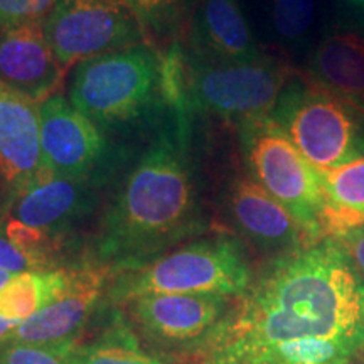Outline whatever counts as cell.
Segmentation results:
<instances>
[{"label": "cell", "instance_id": "1", "mask_svg": "<svg viewBox=\"0 0 364 364\" xmlns=\"http://www.w3.org/2000/svg\"><path fill=\"white\" fill-rule=\"evenodd\" d=\"M359 287L336 240L277 255L176 364H349L364 346Z\"/></svg>", "mask_w": 364, "mask_h": 364}, {"label": "cell", "instance_id": "2", "mask_svg": "<svg viewBox=\"0 0 364 364\" xmlns=\"http://www.w3.org/2000/svg\"><path fill=\"white\" fill-rule=\"evenodd\" d=\"M191 113L169 112L154 142L127 177L95 241L98 267L124 273L203 233L189 156Z\"/></svg>", "mask_w": 364, "mask_h": 364}, {"label": "cell", "instance_id": "3", "mask_svg": "<svg viewBox=\"0 0 364 364\" xmlns=\"http://www.w3.org/2000/svg\"><path fill=\"white\" fill-rule=\"evenodd\" d=\"M70 102L97 127L132 124L166 107L162 56L147 43L76 65Z\"/></svg>", "mask_w": 364, "mask_h": 364}, {"label": "cell", "instance_id": "4", "mask_svg": "<svg viewBox=\"0 0 364 364\" xmlns=\"http://www.w3.org/2000/svg\"><path fill=\"white\" fill-rule=\"evenodd\" d=\"M250 270L243 245L231 236L199 240L118 273L108 289L113 306L149 294H223L236 297L248 289Z\"/></svg>", "mask_w": 364, "mask_h": 364}, {"label": "cell", "instance_id": "5", "mask_svg": "<svg viewBox=\"0 0 364 364\" xmlns=\"http://www.w3.org/2000/svg\"><path fill=\"white\" fill-rule=\"evenodd\" d=\"M270 117L321 177L364 157V115L317 81H290Z\"/></svg>", "mask_w": 364, "mask_h": 364}, {"label": "cell", "instance_id": "6", "mask_svg": "<svg viewBox=\"0 0 364 364\" xmlns=\"http://www.w3.org/2000/svg\"><path fill=\"white\" fill-rule=\"evenodd\" d=\"M245 161L258 184L270 193L307 231L312 243L324 240L326 193L322 177L272 117L241 124Z\"/></svg>", "mask_w": 364, "mask_h": 364}, {"label": "cell", "instance_id": "7", "mask_svg": "<svg viewBox=\"0 0 364 364\" xmlns=\"http://www.w3.org/2000/svg\"><path fill=\"white\" fill-rule=\"evenodd\" d=\"M188 103L191 112L241 120L270 117L290 81L292 71L279 63L260 59L238 65L204 63L186 51Z\"/></svg>", "mask_w": 364, "mask_h": 364}, {"label": "cell", "instance_id": "8", "mask_svg": "<svg viewBox=\"0 0 364 364\" xmlns=\"http://www.w3.org/2000/svg\"><path fill=\"white\" fill-rule=\"evenodd\" d=\"M231 300L223 294H149L118 304V311L140 344L176 364L206 341Z\"/></svg>", "mask_w": 364, "mask_h": 364}, {"label": "cell", "instance_id": "9", "mask_svg": "<svg viewBox=\"0 0 364 364\" xmlns=\"http://www.w3.org/2000/svg\"><path fill=\"white\" fill-rule=\"evenodd\" d=\"M43 31L65 73L75 63L147 43L122 0H56Z\"/></svg>", "mask_w": 364, "mask_h": 364}, {"label": "cell", "instance_id": "10", "mask_svg": "<svg viewBox=\"0 0 364 364\" xmlns=\"http://www.w3.org/2000/svg\"><path fill=\"white\" fill-rule=\"evenodd\" d=\"M108 272L102 267L75 268L68 289L54 302L22 321L6 341L66 354L83 338Z\"/></svg>", "mask_w": 364, "mask_h": 364}, {"label": "cell", "instance_id": "11", "mask_svg": "<svg viewBox=\"0 0 364 364\" xmlns=\"http://www.w3.org/2000/svg\"><path fill=\"white\" fill-rule=\"evenodd\" d=\"M39 113L44 169L71 179L90 177L103 156L105 142L98 127L63 95L44 100Z\"/></svg>", "mask_w": 364, "mask_h": 364}, {"label": "cell", "instance_id": "12", "mask_svg": "<svg viewBox=\"0 0 364 364\" xmlns=\"http://www.w3.org/2000/svg\"><path fill=\"white\" fill-rule=\"evenodd\" d=\"M48 174L39 103L0 85V181L19 196Z\"/></svg>", "mask_w": 364, "mask_h": 364}, {"label": "cell", "instance_id": "13", "mask_svg": "<svg viewBox=\"0 0 364 364\" xmlns=\"http://www.w3.org/2000/svg\"><path fill=\"white\" fill-rule=\"evenodd\" d=\"M189 56L216 65L263 59L238 0H198L189 29Z\"/></svg>", "mask_w": 364, "mask_h": 364}, {"label": "cell", "instance_id": "14", "mask_svg": "<svg viewBox=\"0 0 364 364\" xmlns=\"http://www.w3.org/2000/svg\"><path fill=\"white\" fill-rule=\"evenodd\" d=\"M59 66L43 24H24L0 29V85L43 103L61 83Z\"/></svg>", "mask_w": 364, "mask_h": 364}, {"label": "cell", "instance_id": "15", "mask_svg": "<svg viewBox=\"0 0 364 364\" xmlns=\"http://www.w3.org/2000/svg\"><path fill=\"white\" fill-rule=\"evenodd\" d=\"M236 225L257 247L279 255L314 245L302 225L257 181L240 177L230 189Z\"/></svg>", "mask_w": 364, "mask_h": 364}, {"label": "cell", "instance_id": "16", "mask_svg": "<svg viewBox=\"0 0 364 364\" xmlns=\"http://www.w3.org/2000/svg\"><path fill=\"white\" fill-rule=\"evenodd\" d=\"M88 177L71 179L48 174L17 196L12 220L59 240L90 211Z\"/></svg>", "mask_w": 364, "mask_h": 364}, {"label": "cell", "instance_id": "17", "mask_svg": "<svg viewBox=\"0 0 364 364\" xmlns=\"http://www.w3.org/2000/svg\"><path fill=\"white\" fill-rule=\"evenodd\" d=\"M312 80L356 107L364 115V38L332 34L314 53Z\"/></svg>", "mask_w": 364, "mask_h": 364}, {"label": "cell", "instance_id": "18", "mask_svg": "<svg viewBox=\"0 0 364 364\" xmlns=\"http://www.w3.org/2000/svg\"><path fill=\"white\" fill-rule=\"evenodd\" d=\"M326 208L324 240H339L364 225V157L336 167L322 176Z\"/></svg>", "mask_w": 364, "mask_h": 364}, {"label": "cell", "instance_id": "19", "mask_svg": "<svg viewBox=\"0 0 364 364\" xmlns=\"http://www.w3.org/2000/svg\"><path fill=\"white\" fill-rule=\"evenodd\" d=\"M68 364H172L145 351L115 307L108 324L93 338H81L66 354Z\"/></svg>", "mask_w": 364, "mask_h": 364}, {"label": "cell", "instance_id": "20", "mask_svg": "<svg viewBox=\"0 0 364 364\" xmlns=\"http://www.w3.org/2000/svg\"><path fill=\"white\" fill-rule=\"evenodd\" d=\"M71 275L73 270L17 273L0 290V316L26 321L65 292Z\"/></svg>", "mask_w": 364, "mask_h": 364}, {"label": "cell", "instance_id": "21", "mask_svg": "<svg viewBox=\"0 0 364 364\" xmlns=\"http://www.w3.org/2000/svg\"><path fill=\"white\" fill-rule=\"evenodd\" d=\"M142 27L147 44L177 43L189 29L198 0H122Z\"/></svg>", "mask_w": 364, "mask_h": 364}, {"label": "cell", "instance_id": "22", "mask_svg": "<svg viewBox=\"0 0 364 364\" xmlns=\"http://www.w3.org/2000/svg\"><path fill=\"white\" fill-rule=\"evenodd\" d=\"M316 16V0H272V22L280 39L290 44L307 38Z\"/></svg>", "mask_w": 364, "mask_h": 364}, {"label": "cell", "instance_id": "23", "mask_svg": "<svg viewBox=\"0 0 364 364\" xmlns=\"http://www.w3.org/2000/svg\"><path fill=\"white\" fill-rule=\"evenodd\" d=\"M56 0H0V29L43 24Z\"/></svg>", "mask_w": 364, "mask_h": 364}, {"label": "cell", "instance_id": "24", "mask_svg": "<svg viewBox=\"0 0 364 364\" xmlns=\"http://www.w3.org/2000/svg\"><path fill=\"white\" fill-rule=\"evenodd\" d=\"M0 364H68L65 354L48 351L36 346L4 341L0 344Z\"/></svg>", "mask_w": 364, "mask_h": 364}, {"label": "cell", "instance_id": "25", "mask_svg": "<svg viewBox=\"0 0 364 364\" xmlns=\"http://www.w3.org/2000/svg\"><path fill=\"white\" fill-rule=\"evenodd\" d=\"M0 270L11 272L14 275L24 272H49L43 262L17 248L4 233V228L0 230Z\"/></svg>", "mask_w": 364, "mask_h": 364}, {"label": "cell", "instance_id": "26", "mask_svg": "<svg viewBox=\"0 0 364 364\" xmlns=\"http://www.w3.org/2000/svg\"><path fill=\"white\" fill-rule=\"evenodd\" d=\"M336 241L343 248L346 258H348L349 265L353 267L358 279L364 284V225Z\"/></svg>", "mask_w": 364, "mask_h": 364}, {"label": "cell", "instance_id": "27", "mask_svg": "<svg viewBox=\"0 0 364 364\" xmlns=\"http://www.w3.org/2000/svg\"><path fill=\"white\" fill-rule=\"evenodd\" d=\"M21 322L19 321H14V318H7L4 316H0V344L4 343L9 338V334L16 329L17 326H19Z\"/></svg>", "mask_w": 364, "mask_h": 364}, {"label": "cell", "instance_id": "28", "mask_svg": "<svg viewBox=\"0 0 364 364\" xmlns=\"http://www.w3.org/2000/svg\"><path fill=\"white\" fill-rule=\"evenodd\" d=\"M346 2L351 6L354 11H356L358 14H361V16L364 17V0H346Z\"/></svg>", "mask_w": 364, "mask_h": 364}, {"label": "cell", "instance_id": "29", "mask_svg": "<svg viewBox=\"0 0 364 364\" xmlns=\"http://www.w3.org/2000/svg\"><path fill=\"white\" fill-rule=\"evenodd\" d=\"M14 277V273L11 272H6V270H0V290L4 289L9 284V280H11Z\"/></svg>", "mask_w": 364, "mask_h": 364}, {"label": "cell", "instance_id": "30", "mask_svg": "<svg viewBox=\"0 0 364 364\" xmlns=\"http://www.w3.org/2000/svg\"><path fill=\"white\" fill-rule=\"evenodd\" d=\"M359 306H361V324L364 329V284L361 282V287H359Z\"/></svg>", "mask_w": 364, "mask_h": 364}, {"label": "cell", "instance_id": "31", "mask_svg": "<svg viewBox=\"0 0 364 364\" xmlns=\"http://www.w3.org/2000/svg\"><path fill=\"white\" fill-rule=\"evenodd\" d=\"M361 354H364V346H363V351H361Z\"/></svg>", "mask_w": 364, "mask_h": 364}]
</instances>
